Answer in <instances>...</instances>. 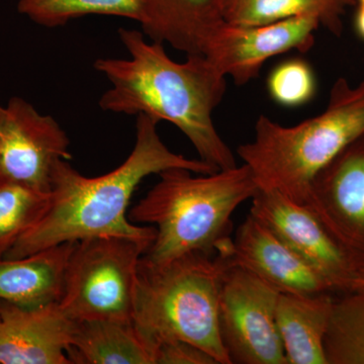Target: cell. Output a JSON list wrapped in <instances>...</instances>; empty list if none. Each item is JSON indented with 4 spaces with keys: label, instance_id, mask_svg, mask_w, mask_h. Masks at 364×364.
Masks as SVG:
<instances>
[{
    "label": "cell",
    "instance_id": "6da1fadb",
    "mask_svg": "<svg viewBox=\"0 0 364 364\" xmlns=\"http://www.w3.org/2000/svg\"><path fill=\"white\" fill-rule=\"evenodd\" d=\"M119 37L130 57L100 58L93 64L112 85L100 97V109L169 122L186 136L203 161L219 170L238 166L213 119L226 93V76L203 55L174 61L164 44L148 42L139 31L122 28Z\"/></svg>",
    "mask_w": 364,
    "mask_h": 364
},
{
    "label": "cell",
    "instance_id": "484cf974",
    "mask_svg": "<svg viewBox=\"0 0 364 364\" xmlns=\"http://www.w3.org/2000/svg\"><path fill=\"white\" fill-rule=\"evenodd\" d=\"M358 2H359V6L364 7V0H358Z\"/></svg>",
    "mask_w": 364,
    "mask_h": 364
},
{
    "label": "cell",
    "instance_id": "9c48e42d",
    "mask_svg": "<svg viewBox=\"0 0 364 364\" xmlns=\"http://www.w3.org/2000/svg\"><path fill=\"white\" fill-rule=\"evenodd\" d=\"M250 215L318 270L333 289L356 291L364 263L354 260L310 208L277 191L258 189Z\"/></svg>",
    "mask_w": 364,
    "mask_h": 364
},
{
    "label": "cell",
    "instance_id": "7c38bea8",
    "mask_svg": "<svg viewBox=\"0 0 364 364\" xmlns=\"http://www.w3.org/2000/svg\"><path fill=\"white\" fill-rule=\"evenodd\" d=\"M305 205L340 243L363 245L364 134L315 176Z\"/></svg>",
    "mask_w": 364,
    "mask_h": 364
},
{
    "label": "cell",
    "instance_id": "d4e9b609",
    "mask_svg": "<svg viewBox=\"0 0 364 364\" xmlns=\"http://www.w3.org/2000/svg\"><path fill=\"white\" fill-rule=\"evenodd\" d=\"M364 291V267L363 268V272H361L360 277H359L358 291Z\"/></svg>",
    "mask_w": 364,
    "mask_h": 364
},
{
    "label": "cell",
    "instance_id": "ac0fdd59",
    "mask_svg": "<svg viewBox=\"0 0 364 364\" xmlns=\"http://www.w3.org/2000/svg\"><path fill=\"white\" fill-rule=\"evenodd\" d=\"M351 0H224L230 25H269L301 16H314L335 35L341 33V14Z\"/></svg>",
    "mask_w": 364,
    "mask_h": 364
},
{
    "label": "cell",
    "instance_id": "3957f363",
    "mask_svg": "<svg viewBox=\"0 0 364 364\" xmlns=\"http://www.w3.org/2000/svg\"><path fill=\"white\" fill-rule=\"evenodd\" d=\"M158 176V183L129 214L133 223L156 228V237L142 257L153 265L191 253H214L229 237L236 208L259 189L245 164L210 174L173 168Z\"/></svg>",
    "mask_w": 364,
    "mask_h": 364
},
{
    "label": "cell",
    "instance_id": "44dd1931",
    "mask_svg": "<svg viewBox=\"0 0 364 364\" xmlns=\"http://www.w3.org/2000/svg\"><path fill=\"white\" fill-rule=\"evenodd\" d=\"M50 193L0 178V258L45 214Z\"/></svg>",
    "mask_w": 364,
    "mask_h": 364
},
{
    "label": "cell",
    "instance_id": "8fae6325",
    "mask_svg": "<svg viewBox=\"0 0 364 364\" xmlns=\"http://www.w3.org/2000/svg\"><path fill=\"white\" fill-rule=\"evenodd\" d=\"M215 252L230 264L252 272L280 294L318 296L334 289L318 270L250 214L234 239H223Z\"/></svg>",
    "mask_w": 364,
    "mask_h": 364
},
{
    "label": "cell",
    "instance_id": "5bb4252c",
    "mask_svg": "<svg viewBox=\"0 0 364 364\" xmlns=\"http://www.w3.org/2000/svg\"><path fill=\"white\" fill-rule=\"evenodd\" d=\"M143 33L186 55H203L208 41L226 23L224 0H141Z\"/></svg>",
    "mask_w": 364,
    "mask_h": 364
},
{
    "label": "cell",
    "instance_id": "cb8c5ba5",
    "mask_svg": "<svg viewBox=\"0 0 364 364\" xmlns=\"http://www.w3.org/2000/svg\"><path fill=\"white\" fill-rule=\"evenodd\" d=\"M355 26L358 35L364 39V7L359 6L358 14H356Z\"/></svg>",
    "mask_w": 364,
    "mask_h": 364
},
{
    "label": "cell",
    "instance_id": "30bf717a",
    "mask_svg": "<svg viewBox=\"0 0 364 364\" xmlns=\"http://www.w3.org/2000/svg\"><path fill=\"white\" fill-rule=\"evenodd\" d=\"M321 25L314 16H301L269 25L241 26L223 23L208 41L203 56L236 85H245L259 73L263 64L277 55L315 44Z\"/></svg>",
    "mask_w": 364,
    "mask_h": 364
},
{
    "label": "cell",
    "instance_id": "7a4b0ae2",
    "mask_svg": "<svg viewBox=\"0 0 364 364\" xmlns=\"http://www.w3.org/2000/svg\"><path fill=\"white\" fill-rule=\"evenodd\" d=\"M157 124L149 117L136 116V141L131 154L104 176L86 177L68 160H59L53 170L45 214L4 258L25 257L65 242L91 237L154 241L156 228L139 226L129 219V205L139 184L146 177L168 169H188L198 174L219 171L202 159L172 152L160 138Z\"/></svg>",
    "mask_w": 364,
    "mask_h": 364
},
{
    "label": "cell",
    "instance_id": "277c9868",
    "mask_svg": "<svg viewBox=\"0 0 364 364\" xmlns=\"http://www.w3.org/2000/svg\"><path fill=\"white\" fill-rule=\"evenodd\" d=\"M363 134L364 80L352 86L340 78L322 114L291 127L260 116L253 141L237 152L259 189L305 205L315 176Z\"/></svg>",
    "mask_w": 364,
    "mask_h": 364
},
{
    "label": "cell",
    "instance_id": "7402d4cb",
    "mask_svg": "<svg viewBox=\"0 0 364 364\" xmlns=\"http://www.w3.org/2000/svg\"><path fill=\"white\" fill-rule=\"evenodd\" d=\"M268 91L275 102L296 107L312 100L316 79L311 66L301 59H291L275 67L267 80Z\"/></svg>",
    "mask_w": 364,
    "mask_h": 364
},
{
    "label": "cell",
    "instance_id": "8992f818",
    "mask_svg": "<svg viewBox=\"0 0 364 364\" xmlns=\"http://www.w3.org/2000/svg\"><path fill=\"white\" fill-rule=\"evenodd\" d=\"M152 243L119 236L76 242L59 301L62 310L74 321L133 323L139 263Z\"/></svg>",
    "mask_w": 364,
    "mask_h": 364
},
{
    "label": "cell",
    "instance_id": "ba28073f",
    "mask_svg": "<svg viewBox=\"0 0 364 364\" xmlns=\"http://www.w3.org/2000/svg\"><path fill=\"white\" fill-rule=\"evenodd\" d=\"M69 146L58 122L23 98L0 109V178L50 193L55 165L72 159Z\"/></svg>",
    "mask_w": 364,
    "mask_h": 364
},
{
    "label": "cell",
    "instance_id": "4316f807",
    "mask_svg": "<svg viewBox=\"0 0 364 364\" xmlns=\"http://www.w3.org/2000/svg\"><path fill=\"white\" fill-rule=\"evenodd\" d=\"M1 107H2V105H0V109H1Z\"/></svg>",
    "mask_w": 364,
    "mask_h": 364
},
{
    "label": "cell",
    "instance_id": "4fadbf2b",
    "mask_svg": "<svg viewBox=\"0 0 364 364\" xmlns=\"http://www.w3.org/2000/svg\"><path fill=\"white\" fill-rule=\"evenodd\" d=\"M74 323L59 303L25 308L0 301V364H71Z\"/></svg>",
    "mask_w": 364,
    "mask_h": 364
},
{
    "label": "cell",
    "instance_id": "9a60e30c",
    "mask_svg": "<svg viewBox=\"0 0 364 364\" xmlns=\"http://www.w3.org/2000/svg\"><path fill=\"white\" fill-rule=\"evenodd\" d=\"M76 242H65L16 259L0 258V301L36 308L59 303Z\"/></svg>",
    "mask_w": 364,
    "mask_h": 364
},
{
    "label": "cell",
    "instance_id": "e0dca14e",
    "mask_svg": "<svg viewBox=\"0 0 364 364\" xmlns=\"http://www.w3.org/2000/svg\"><path fill=\"white\" fill-rule=\"evenodd\" d=\"M67 356L76 364H154V350L133 323L111 320L75 321Z\"/></svg>",
    "mask_w": 364,
    "mask_h": 364
},
{
    "label": "cell",
    "instance_id": "ffe728a7",
    "mask_svg": "<svg viewBox=\"0 0 364 364\" xmlns=\"http://www.w3.org/2000/svg\"><path fill=\"white\" fill-rule=\"evenodd\" d=\"M324 349L328 364H364V291L333 303Z\"/></svg>",
    "mask_w": 364,
    "mask_h": 364
},
{
    "label": "cell",
    "instance_id": "d6986e66",
    "mask_svg": "<svg viewBox=\"0 0 364 364\" xmlns=\"http://www.w3.org/2000/svg\"><path fill=\"white\" fill-rule=\"evenodd\" d=\"M18 11L45 28H58L86 16L143 21L141 0H18Z\"/></svg>",
    "mask_w": 364,
    "mask_h": 364
},
{
    "label": "cell",
    "instance_id": "603a6c76",
    "mask_svg": "<svg viewBox=\"0 0 364 364\" xmlns=\"http://www.w3.org/2000/svg\"><path fill=\"white\" fill-rule=\"evenodd\" d=\"M154 364H219L200 347L181 341L161 342L155 348Z\"/></svg>",
    "mask_w": 364,
    "mask_h": 364
},
{
    "label": "cell",
    "instance_id": "52a82bcc",
    "mask_svg": "<svg viewBox=\"0 0 364 364\" xmlns=\"http://www.w3.org/2000/svg\"><path fill=\"white\" fill-rule=\"evenodd\" d=\"M222 259L218 318L230 363L287 364L277 324L279 291L245 268Z\"/></svg>",
    "mask_w": 364,
    "mask_h": 364
},
{
    "label": "cell",
    "instance_id": "2e32d148",
    "mask_svg": "<svg viewBox=\"0 0 364 364\" xmlns=\"http://www.w3.org/2000/svg\"><path fill=\"white\" fill-rule=\"evenodd\" d=\"M334 301L328 294H280L277 324L287 364H328L324 341Z\"/></svg>",
    "mask_w": 364,
    "mask_h": 364
},
{
    "label": "cell",
    "instance_id": "5b68a950",
    "mask_svg": "<svg viewBox=\"0 0 364 364\" xmlns=\"http://www.w3.org/2000/svg\"><path fill=\"white\" fill-rule=\"evenodd\" d=\"M195 252L164 265L141 258L134 296L133 325L153 350L181 340L231 364L220 336L219 291L225 262L219 255Z\"/></svg>",
    "mask_w": 364,
    "mask_h": 364
}]
</instances>
